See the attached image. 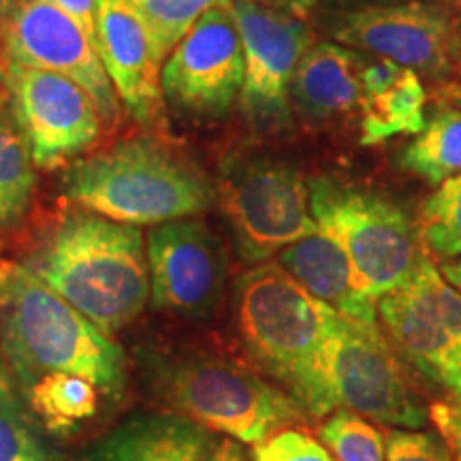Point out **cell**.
I'll return each instance as SVG.
<instances>
[{
  "instance_id": "cell-1",
  "label": "cell",
  "mask_w": 461,
  "mask_h": 461,
  "mask_svg": "<svg viewBox=\"0 0 461 461\" xmlns=\"http://www.w3.org/2000/svg\"><path fill=\"white\" fill-rule=\"evenodd\" d=\"M0 353L20 393L45 378L77 376L118 400L129 378L113 338L22 263L0 261Z\"/></svg>"
},
{
  "instance_id": "cell-2",
  "label": "cell",
  "mask_w": 461,
  "mask_h": 461,
  "mask_svg": "<svg viewBox=\"0 0 461 461\" xmlns=\"http://www.w3.org/2000/svg\"><path fill=\"white\" fill-rule=\"evenodd\" d=\"M22 265L109 338L131 325L149 302L141 229L86 207L65 212Z\"/></svg>"
},
{
  "instance_id": "cell-3",
  "label": "cell",
  "mask_w": 461,
  "mask_h": 461,
  "mask_svg": "<svg viewBox=\"0 0 461 461\" xmlns=\"http://www.w3.org/2000/svg\"><path fill=\"white\" fill-rule=\"evenodd\" d=\"M235 325L261 370L312 417H330L322 348L338 312L310 295L278 263L265 261L235 285Z\"/></svg>"
},
{
  "instance_id": "cell-4",
  "label": "cell",
  "mask_w": 461,
  "mask_h": 461,
  "mask_svg": "<svg viewBox=\"0 0 461 461\" xmlns=\"http://www.w3.org/2000/svg\"><path fill=\"white\" fill-rule=\"evenodd\" d=\"M60 193L75 205L135 227L193 218L216 199L203 171L157 137H132L73 160L60 177Z\"/></svg>"
},
{
  "instance_id": "cell-5",
  "label": "cell",
  "mask_w": 461,
  "mask_h": 461,
  "mask_svg": "<svg viewBox=\"0 0 461 461\" xmlns=\"http://www.w3.org/2000/svg\"><path fill=\"white\" fill-rule=\"evenodd\" d=\"M149 363L154 389L177 414L241 445H258L303 419L286 391L241 363L212 355L157 357Z\"/></svg>"
},
{
  "instance_id": "cell-6",
  "label": "cell",
  "mask_w": 461,
  "mask_h": 461,
  "mask_svg": "<svg viewBox=\"0 0 461 461\" xmlns=\"http://www.w3.org/2000/svg\"><path fill=\"white\" fill-rule=\"evenodd\" d=\"M310 210L344 250L359 291L376 303L428 255L417 222L380 194L319 177L310 182Z\"/></svg>"
},
{
  "instance_id": "cell-7",
  "label": "cell",
  "mask_w": 461,
  "mask_h": 461,
  "mask_svg": "<svg viewBox=\"0 0 461 461\" xmlns=\"http://www.w3.org/2000/svg\"><path fill=\"white\" fill-rule=\"evenodd\" d=\"M218 199L246 263L269 261L319 230L310 210V182L286 160H230L218 184Z\"/></svg>"
},
{
  "instance_id": "cell-8",
  "label": "cell",
  "mask_w": 461,
  "mask_h": 461,
  "mask_svg": "<svg viewBox=\"0 0 461 461\" xmlns=\"http://www.w3.org/2000/svg\"><path fill=\"white\" fill-rule=\"evenodd\" d=\"M322 374L331 406L372 423L419 429L429 412L408 384L378 321L338 314L322 348Z\"/></svg>"
},
{
  "instance_id": "cell-9",
  "label": "cell",
  "mask_w": 461,
  "mask_h": 461,
  "mask_svg": "<svg viewBox=\"0 0 461 461\" xmlns=\"http://www.w3.org/2000/svg\"><path fill=\"white\" fill-rule=\"evenodd\" d=\"M378 319L414 370L461 397V293L428 255L411 278L380 299Z\"/></svg>"
},
{
  "instance_id": "cell-10",
  "label": "cell",
  "mask_w": 461,
  "mask_h": 461,
  "mask_svg": "<svg viewBox=\"0 0 461 461\" xmlns=\"http://www.w3.org/2000/svg\"><path fill=\"white\" fill-rule=\"evenodd\" d=\"M230 14L244 45L241 112L258 131H286L293 115V77L314 45V34L299 15L258 0H233Z\"/></svg>"
},
{
  "instance_id": "cell-11",
  "label": "cell",
  "mask_w": 461,
  "mask_h": 461,
  "mask_svg": "<svg viewBox=\"0 0 461 461\" xmlns=\"http://www.w3.org/2000/svg\"><path fill=\"white\" fill-rule=\"evenodd\" d=\"M9 112L41 169L71 165L99 141L103 120L95 101L73 79L5 62Z\"/></svg>"
},
{
  "instance_id": "cell-12",
  "label": "cell",
  "mask_w": 461,
  "mask_h": 461,
  "mask_svg": "<svg viewBox=\"0 0 461 461\" xmlns=\"http://www.w3.org/2000/svg\"><path fill=\"white\" fill-rule=\"evenodd\" d=\"M3 62L43 68L73 79L88 92L101 120H120V99L109 82L95 43L54 0H20L0 26Z\"/></svg>"
},
{
  "instance_id": "cell-13",
  "label": "cell",
  "mask_w": 461,
  "mask_h": 461,
  "mask_svg": "<svg viewBox=\"0 0 461 461\" xmlns=\"http://www.w3.org/2000/svg\"><path fill=\"white\" fill-rule=\"evenodd\" d=\"M244 45L229 7L212 9L184 34L160 71L163 99L197 118H222L240 101Z\"/></svg>"
},
{
  "instance_id": "cell-14",
  "label": "cell",
  "mask_w": 461,
  "mask_h": 461,
  "mask_svg": "<svg viewBox=\"0 0 461 461\" xmlns=\"http://www.w3.org/2000/svg\"><path fill=\"white\" fill-rule=\"evenodd\" d=\"M331 34L344 48L434 77L448 75L455 65L457 32L436 3L403 0L346 9L333 17Z\"/></svg>"
},
{
  "instance_id": "cell-15",
  "label": "cell",
  "mask_w": 461,
  "mask_h": 461,
  "mask_svg": "<svg viewBox=\"0 0 461 461\" xmlns=\"http://www.w3.org/2000/svg\"><path fill=\"white\" fill-rule=\"evenodd\" d=\"M149 302L157 310L207 319L221 303L229 261L218 235L197 218L163 222L146 238Z\"/></svg>"
},
{
  "instance_id": "cell-16",
  "label": "cell",
  "mask_w": 461,
  "mask_h": 461,
  "mask_svg": "<svg viewBox=\"0 0 461 461\" xmlns=\"http://www.w3.org/2000/svg\"><path fill=\"white\" fill-rule=\"evenodd\" d=\"M96 51L131 118L148 131L165 122V58L129 0H96Z\"/></svg>"
},
{
  "instance_id": "cell-17",
  "label": "cell",
  "mask_w": 461,
  "mask_h": 461,
  "mask_svg": "<svg viewBox=\"0 0 461 461\" xmlns=\"http://www.w3.org/2000/svg\"><path fill=\"white\" fill-rule=\"evenodd\" d=\"M425 103L428 92L417 71L383 58H363L359 103L363 146H376L395 135H419L428 122Z\"/></svg>"
},
{
  "instance_id": "cell-18",
  "label": "cell",
  "mask_w": 461,
  "mask_h": 461,
  "mask_svg": "<svg viewBox=\"0 0 461 461\" xmlns=\"http://www.w3.org/2000/svg\"><path fill=\"white\" fill-rule=\"evenodd\" d=\"M210 429L177 412L132 414L96 440L88 461H205Z\"/></svg>"
},
{
  "instance_id": "cell-19",
  "label": "cell",
  "mask_w": 461,
  "mask_h": 461,
  "mask_svg": "<svg viewBox=\"0 0 461 461\" xmlns=\"http://www.w3.org/2000/svg\"><path fill=\"white\" fill-rule=\"evenodd\" d=\"M363 54L339 43H314L299 62L291 105L303 120L327 124L359 112Z\"/></svg>"
},
{
  "instance_id": "cell-20",
  "label": "cell",
  "mask_w": 461,
  "mask_h": 461,
  "mask_svg": "<svg viewBox=\"0 0 461 461\" xmlns=\"http://www.w3.org/2000/svg\"><path fill=\"white\" fill-rule=\"evenodd\" d=\"M276 263L338 314L353 321H378V303L359 291L344 250L325 230L319 229L286 246Z\"/></svg>"
},
{
  "instance_id": "cell-21",
  "label": "cell",
  "mask_w": 461,
  "mask_h": 461,
  "mask_svg": "<svg viewBox=\"0 0 461 461\" xmlns=\"http://www.w3.org/2000/svg\"><path fill=\"white\" fill-rule=\"evenodd\" d=\"M400 163L406 171L434 186L461 173V109L438 107L425 129L402 149Z\"/></svg>"
},
{
  "instance_id": "cell-22",
  "label": "cell",
  "mask_w": 461,
  "mask_h": 461,
  "mask_svg": "<svg viewBox=\"0 0 461 461\" xmlns=\"http://www.w3.org/2000/svg\"><path fill=\"white\" fill-rule=\"evenodd\" d=\"M37 163L9 109L0 107V229H14L31 212L37 193Z\"/></svg>"
},
{
  "instance_id": "cell-23",
  "label": "cell",
  "mask_w": 461,
  "mask_h": 461,
  "mask_svg": "<svg viewBox=\"0 0 461 461\" xmlns=\"http://www.w3.org/2000/svg\"><path fill=\"white\" fill-rule=\"evenodd\" d=\"M28 411L51 434H71L99 411V389L77 376H54L22 393Z\"/></svg>"
},
{
  "instance_id": "cell-24",
  "label": "cell",
  "mask_w": 461,
  "mask_h": 461,
  "mask_svg": "<svg viewBox=\"0 0 461 461\" xmlns=\"http://www.w3.org/2000/svg\"><path fill=\"white\" fill-rule=\"evenodd\" d=\"M0 353V461H54Z\"/></svg>"
},
{
  "instance_id": "cell-25",
  "label": "cell",
  "mask_w": 461,
  "mask_h": 461,
  "mask_svg": "<svg viewBox=\"0 0 461 461\" xmlns=\"http://www.w3.org/2000/svg\"><path fill=\"white\" fill-rule=\"evenodd\" d=\"M417 229L429 252L442 258L461 257V173L423 201Z\"/></svg>"
},
{
  "instance_id": "cell-26",
  "label": "cell",
  "mask_w": 461,
  "mask_h": 461,
  "mask_svg": "<svg viewBox=\"0 0 461 461\" xmlns=\"http://www.w3.org/2000/svg\"><path fill=\"white\" fill-rule=\"evenodd\" d=\"M152 32L163 58L182 41L184 34L199 22L207 11L229 7L233 0H129Z\"/></svg>"
},
{
  "instance_id": "cell-27",
  "label": "cell",
  "mask_w": 461,
  "mask_h": 461,
  "mask_svg": "<svg viewBox=\"0 0 461 461\" xmlns=\"http://www.w3.org/2000/svg\"><path fill=\"white\" fill-rule=\"evenodd\" d=\"M319 438L336 461H384V434L355 412H331L321 425Z\"/></svg>"
},
{
  "instance_id": "cell-28",
  "label": "cell",
  "mask_w": 461,
  "mask_h": 461,
  "mask_svg": "<svg viewBox=\"0 0 461 461\" xmlns=\"http://www.w3.org/2000/svg\"><path fill=\"white\" fill-rule=\"evenodd\" d=\"M384 461H453V453L434 431L391 428L384 434Z\"/></svg>"
},
{
  "instance_id": "cell-29",
  "label": "cell",
  "mask_w": 461,
  "mask_h": 461,
  "mask_svg": "<svg viewBox=\"0 0 461 461\" xmlns=\"http://www.w3.org/2000/svg\"><path fill=\"white\" fill-rule=\"evenodd\" d=\"M255 461H336L325 447L299 429H282L258 442L252 451Z\"/></svg>"
},
{
  "instance_id": "cell-30",
  "label": "cell",
  "mask_w": 461,
  "mask_h": 461,
  "mask_svg": "<svg viewBox=\"0 0 461 461\" xmlns=\"http://www.w3.org/2000/svg\"><path fill=\"white\" fill-rule=\"evenodd\" d=\"M54 3L84 28L96 48V0H54Z\"/></svg>"
},
{
  "instance_id": "cell-31",
  "label": "cell",
  "mask_w": 461,
  "mask_h": 461,
  "mask_svg": "<svg viewBox=\"0 0 461 461\" xmlns=\"http://www.w3.org/2000/svg\"><path fill=\"white\" fill-rule=\"evenodd\" d=\"M429 419L434 420L438 434L461 431V397H455L451 402L434 403L429 411Z\"/></svg>"
},
{
  "instance_id": "cell-32",
  "label": "cell",
  "mask_w": 461,
  "mask_h": 461,
  "mask_svg": "<svg viewBox=\"0 0 461 461\" xmlns=\"http://www.w3.org/2000/svg\"><path fill=\"white\" fill-rule=\"evenodd\" d=\"M205 461H248V455L241 442L224 438V440H216Z\"/></svg>"
},
{
  "instance_id": "cell-33",
  "label": "cell",
  "mask_w": 461,
  "mask_h": 461,
  "mask_svg": "<svg viewBox=\"0 0 461 461\" xmlns=\"http://www.w3.org/2000/svg\"><path fill=\"white\" fill-rule=\"evenodd\" d=\"M258 3H265V5H272V7H278V9H285L288 14H308L310 9L314 7L319 0H258Z\"/></svg>"
},
{
  "instance_id": "cell-34",
  "label": "cell",
  "mask_w": 461,
  "mask_h": 461,
  "mask_svg": "<svg viewBox=\"0 0 461 461\" xmlns=\"http://www.w3.org/2000/svg\"><path fill=\"white\" fill-rule=\"evenodd\" d=\"M440 272L461 293V258H448L440 265Z\"/></svg>"
},
{
  "instance_id": "cell-35",
  "label": "cell",
  "mask_w": 461,
  "mask_h": 461,
  "mask_svg": "<svg viewBox=\"0 0 461 461\" xmlns=\"http://www.w3.org/2000/svg\"><path fill=\"white\" fill-rule=\"evenodd\" d=\"M440 96L447 101V105L461 109V84H448L440 90Z\"/></svg>"
},
{
  "instance_id": "cell-36",
  "label": "cell",
  "mask_w": 461,
  "mask_h": 461,
  "mask_svg": "<svg viewBox=\"0 0 461 461\" xmlns=\"http://www.w3.org/2000/svg\"><path fill=\"white\" fill-rule=\"evenodd\" d=\"M447 440V445L451 447L453 461H461V431H448V434H440Z\"/></svg>"
},
{
  "instance_id": "cell-37",
  "label": "cell",
  "mask_w": 461,
  "mask_h": 461,
  "mask_svg": "<svg viewBox=\"0 0 461 461\" xmlns=\"http://www.w3.org/2000/svg\"><path fill=\"white\" fill-rule=\"evenodd\" d=\"M20 0H0V26L5 24V20L11 15V11L17 7Z\"/></svg>"
},
{
  "instance_id": "cell-38",
  "label": "cell",
  "mask_w": 461,
  "mask_h": 461,
  "mask_svg": "<svg viewBox=\"0 0 461 461\" xmlns=\"http://www.w3.org/2000/svg\"><path fill=\"white\" fill-rule=\"evenodd\" d=\"M331 3L338 5V7L355 9V7H361V3H367V0H331Z\"/></svg>"
},
{
  "instance_id": "cell-39",
  "label": "cell",
  "mask_w": 461,
  "mask_h": 461,
  "mask_svg": "<svg viewBox=\"0 0 461 461\" xmlns=\"http://www.w3.org/2000/svg\"><path fill=\"white\" fill-rule=\"evenodd\" d=\"M455 62H457L459 71H461V39L455 34Z\"/></svg>"
},
{
  "instance_id": "cell-40",
  "label": "cell",
  "mask_w": 461,
  "mask_h": 461,
  "mask_svg": "<svg viewBox=\"0 0 461 461\" xmlns=\"http://www.w3.org/2000/svg\"><path fill=\"white\" fill-rule=\"evenodd\" d=\"M0 82H5V62H3V56H0Z\"/></svg>"
},
{
  "instance_id": "cell-41",
  "label": "cell",
  "mask_w": 461,
  "mask_h": 461,
  "mask_svg": "<svg viewBox=\"0 0 461 461\" xmlns=\"http://www.w3.org/2000/svg\"><path fill=\"white\" fill-rule=\"evenodd\" d=\"M0 107H3V95H0Z\"/></svg>"
},
{
  "instance_id": "cell-42",
  "label": "cell",
  "mask_w": 461,
  "mask_h": 461,
  "mask_svg": "<svg viewBox=\"0 0 461 461\" xmlns=\"http://www.w3.org/2000/svg\"><path fill=\"white\" fill-rule=\"evenodd\" d=\"M423 3H434V0H423Z\"/></svg>"
}]
</instances>
